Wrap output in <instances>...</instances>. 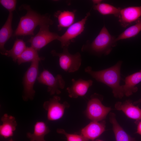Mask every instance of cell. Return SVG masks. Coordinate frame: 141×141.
<instances>
[{
  "label": "cell",
  "mask_w": 141,
  "mask_h": 141,
  "mask_svg": "<svg viewBox=\"0 0 141 141\" xmlns=\"http://www.w3.org/2000/svg\"><path fill=\"white\" fill-rule=\"evenodd\" d=\"M122 63V61H119L110 68L98 71H93L91 67L89 66L85 68V71L97 81L110 87L115 97L121 99L124 95L122 85L120 84Z\"/></svg>",
  "instance_id": "1"
},
{
  "label": "cell",
  "mask_w": 141,
  "mask_h": 141,
  "mask_svg": "<svg viewBox=\"0 0 141 141\" xmlns=\"http://www.w3.org/2000/svg\"><path fill=\"white\" fill-rule=\"evenodd\" d=\"M23 7L27 10L26 14L22 17L13 36L34 35V31L36 27L52 21L50 16L41 15L31 9L28 5Z\"/></svg>",
  "instance_id": "2"
},
{
  "label": "cell",
  "mask_w": 141,
  "mask_h": 141,
  "mask_svg": "<svg viewBox=\"0 0 141 141\" xmlns=\"http://www.w3.org/2000/svg\"><path fill=\"white\" fill-rule=\"evenodd\" d=\"M116 38L110 34L104 26L91 43H87L83 45L81 50L96 55H107L110 53L113 48L116 45Z\"/></svg>",
  "instance_id": "3"
},
{
  "label": "cell",
  "mask_w": 141,
  "mask_h": 141,
  "mask_svg": "<svg viewBox=\"0 0 141 141\" xmlns=\"http://www.w3.org/2000/svg\"><path fill=\"white\" fill-rule=\"evenodd\" d=\"M102 100L100 95L94 93L91 96L88 102L86 113L87 117L92 121L103 120L111 110L110 107L102 104Z\"/></svg>",
  "instance_id": "4"
},
{
  "label": "cell",
  "mask_w": 141,
  "mask_h": 141,
  "mask_svg": "<svg viewBox=\"0 0 141 141\" xmlns=\"http://www.w3.org/2000/svg\"><path fill=\"white\" fill-rule=\"evenodd\" d=\"M40 61L37 60L32 62L24 74L22 82L24 89L22 98L25 101L32 100L34 97L35 91L33 87L38 77Z\"/></svg>",
  "instance_id": "5"
},
{
  "label": "cell",
  "mask_w": 141,
  "mask_h": 141,
  "mask_svg": "<svg viewBox=\"0 0 141 141\" xmlns=\"http://www.w3.org/2000/svg\"><path fill=\"white\" fill-rule=\"evenodd\" d=\"M61 53H58L54 50L51 54L53 56L59 58V64L63 70L69 73L74 72L78 71L81 64V58L80 53L77 52L74 54L69 52L68 48H64Z\"/></svg>",
  "instance_id": "6"
},
{
  "label": "cell",
  "mask_w": 141,
  "mask_h": 141,
  "mask_svg": "<svg viewBox=\"0 0 141 141\" xmlns=\"http://www.w3.org/2000/svg\"><path fill=\"white\" fill-rule=\"evenodd\" d=\"M53 24L52 21L39 26L38 33L27 41V42L31 43V47L38 51L52 41L57 40L59 36L51 32L49 30V26Z\"/></svg>",
  "instance_id": "7"
},
{
  "label": "cell",
  "mask_w": 141,
  "mask_h": 141,
  "mask_svg": "<svg viewBox=\"0 0 141 141\" xmlns=\"http://www.w3.org/2000/svg\"><path fill=\"white\" fill-rule=\"evenodd\" d=\"M37 80L39 83L47 86V91L51 95L60 94V90L63 89L65 85L61 75L58 74L54 76L50 71L45 69L38 77Z\"/></svg>",
  "instance_id": "8"
},
{
  "label": "cell",
  "mask_w": 141,
  "mask_h": 141,
  "mask_svg": "<svg viewBox=\"0 0 141 141\" xmlns=\"http://www.w3.org/2000/svg\"><path fill=\"white\" fill-rule=\"evenodd\" d=\"M61 97L55 96L49 101H45L43 105L44 108L47 112V118L49 121H55L61 118L63 115L65 109L70 105L65 101L61 103Z\"/></svg>",
  "instance_id": "9"
},
{
  "label": "cell",
  "mask_w": 141,
  "mask_h": 141,
  "mask_svg": "<svg viewBox=\"0 0 141 141\" xmlns=\"http://www.w3.org/2000/svg\"><path fill=\"white\" fill-rule=\"evenodd\" d=\"M90 15V12H88L84 18L74 23L68 28L62 35L59 36L57 40L60 42L62 48H68L74 39L83 32L86 22Z\"/></svg>",
  "instance_id": "10"
},
{
  "label": "cell",
  "mask_w": 141,
  "mask_h": 141,
  "mask_svg": "<svg viewBox=\"0 0 141 141\" xmlns=\"http://www.w3.org/2000/svg\"><path fill=\"white\" fill-rule=\"evenodd\" d=\"M141 17V6L121 8L118 17L121 26L126 28L136 23Z\"/></svg>",
  "instance_id": "11"
},
{
  "label": "cell",
  "mask_w": 141,
  "mask_h": 141,
  "mask_svg": "<svg viewBox=\"0 0 141 141\" xmlns=\"http://www.w3.org/2000/svg\"><path fill=\"white\" fill-rule=\"evenodd\" d=\"M72 84L67 87L66 90L69 96L71 98H77L79 96H83L87 92L89 88L92 86L93 81L91 80H85L81 79L72 80Z\"/></svg>",
  "instance_id": "12"
},
{
  "label": "cell",
  "mask_w": 141,
  "mask_h": 141,
  "mask_svg": "<svg viewBox=\"0 0 141 141\" xmlns=\"http://www.w3.org/2000/svg\"><path fill=\"white\" fill-rule=\"evenodd\" d=\"M106 122L105 120L92 121L82 128L81 134L89 140L96 139L105 131Z\"/></svg>",
  "instance_id": "13"
},
{
  "label": "cell",
  "mask_w": 141,
  "mask_h": 141,
  "mask_svg": "<svg viewBox=\"0 0 141 141\" xmlns=\"http://www.w3.org/2000/svg\"><path fill=\"white\" fill-rule=\"evenodd\" d=\"M114 107L115 109L122 111L128 118L136 121L141 120V109L134 105L132 100L129 99L123 102H117Z\"/></svg>",
  "instance_id": "14"
},
{
  "label": "cell",
  "mask_w": 141,
  "mask_h": 141,
  "mask_svg": "<svg viewBox=\"0 0 141 141\" xmlns=\"http://www.w3.org/2000/svg\"><path fill=\"white\" fill-rule=\"evenodd\" d=\"M2 124L0 126V135L5 138L13 136L16 129L17 123L15 118L5 114L1 118Z\"/></svg>",
  "instance_id": "15"
},
{
  "label": "cell",
  "mask_w": 141,
  "mask_h": 141,
  "mask_svg": "<svg viewBox=\"0 0 141 141\" xmlns=\"http://www.w3.org/2000/svg\"><path fill=\"white\" fill-rule=\"evenodd\" d=\"M141 81V70L126 77L122 85L124 95L129 97L137 92L138 88L136 86Z\"/></svg>",
  "instance_id": "16"
},
{
  "label": "cell",
  "mask_w": 141,
  "mask_h": 141,
  "mask_svg": "<svg viewBox=\"0 0 141 141\" xmlns=\"http://www.w3.org/2000/svg\"><path fill=\"white\" fill-rule=\"evenodd\" d=\"M109 121L112 126L116 141H136L128 134L119 125L117 120L115 114L110 112Z\"/></svg>",
  "instance_id": "17"
},
{
  "label": "cell",
  "mask_w": 141,
  "mask_h": 141,
  "mask_svg": "<svg viewBox=\"0 0 141 141\" xmlns=\"http://www.w3.org/2000/svg\"><path fill=\"white\" fill-rule=\"evenodd\" d=\"M13 17L12 12H9L6 21L0 30V52L2 55H4L7 50L4 48V45L12 35L11 25Z\"/></svg>",
  "instance_id": "18"
},
{
  "label": "cell",
  "mask_w": 141,
  "mask_h": 141,
  "mask_svg": "<svg viewBox=\"0 0 141 141\" xmlns=\"http://www.w3.org/2000/svg\"><path fill=\"white\" fill-rule=\"evenodd\" d=\"M76 11V10L72 11L58 10L55 12L54 16L58 20L59 31L63 28L68 27L74 23Z\"/></svg>",
  "instance_id": "19"
},
{
  "label": "cell",
  "mask_w": 141,
  "mask_h": 141,
  "mask_svg": "<svg viewBox=\"0 0 141 141\" xmlns=\"http://www.w3.org/2000/svg\"><path fill=\"white\" fill-rule=\"evenodd\" d=\"M50 132V130L45 123L38 121L34 125L33 132H28L26 136L30 141H45L44 137Z\"/></svg>",
  "instance_id": "20"
},
{
  "label": "cell",
  "mask_w": 141,
  "mask_h": 141,
  "mask_svg": "<svg viewBox=\"0 0 141 141\" xmlns=\"http://www.w3.org/2000/svg\"><path fill=\"white\" fill-rule=\"evenodd\" d=\"M44 57L39 56L38 51L31 46L27 47L25 50L19 57L17 60L19 65L26 62H32L36 60H43Z\"/></svg>",
  "instance_id": "21"
},
{
  "label": "cell",
  "mask_w": 141,
  "mask_h": 141,
  "mask_svg": "<svg viewBox=\"0 0 141 141\" xmlns=\"http://www.w3.org/2000/svg\"><path fill=\"white\" fill-rule=\"evenodd\" d=\"M26 47L25 43L22 39H17L12 48L10 50H7L4 55L11 57L13 61L16 62Z\"/></svg>",
  "instance_id": "22"
},
{
  "label": "cell",
  "mask_w": 141,
  "mask_h": 141,
  "mask_svg": "<svg viewBox=\"0 0 141 141\" xmlns=\"http://www.w3.org/2000/svg\"><path fill=\"white\" fill-rule=\"evenodd\" d=\"M93 8L102 15H113L118 17L121 8H117L108 3H101L94 5Z\"/></svg>",
  "instance_id": "23"
},
{
  "label": "cell",
  "mask_w": 141,
  "mask_h": 141,
  "mask_svg": "<svg viewBox=\"0 0 141 141\" xmlns=\"http://www.w3.org/2000/svg\"><path fill=\"white\" fill-rule=\"evenodd\" d=\"M141 31V17L135 24L129 27L116 38L117 41L134 37Z\"/></svg>",
  "instance_id": "24"
},
{
  "label": "cell",
  "mask_w": 141,
  "mask_h": 141,
  "mask_svg": "<svg viewBox=\"0 0 141 141\" xmlns=\"http://www.w3.org/2000/svg\"><path fill=\"white\" fill-rule=\"evenodd\" d=\"M57 132L65 136L67 141H88L89 140L81 134H70L67 133L62 129H57Z\"/></svg>",
  "instance_id": "25"
},
{
  "label": "cell",
  "mask_w": 141,
  "mask_h": 141,
  "mask_svg": "<svg viewBox=\"0 0 141 141\" xmlns=\"http://www.w3.org/2000/svg\"><path fill=\"white\" fill-rule=\"evenodd\" d=\"M17 1L15 0H0V3L9 12H12L16 9Z\"/></svg>",
  "instance_id": "26"
},
{
  "label": "cell",
  "mask_w": 141,
  "mask_h": 141,
  "mask_svg": "<svg viewBox=\"0 0 141 141\" xmlns=\"http://www.w3.org/2000/svg\"><path fill=\"white\" fill-rule=\"evenodd\" d=\"M135 123L137 126L136 133L141 135V120L136 121Z\"/></svg>",
  "instance_id": "27"
},
{
  "label": "cell",
  "mask_w": 141,
  "mask_h": 141,
  "mask_svg": "<svg viewBox=\"0 0 141 141\" xmlns=\"http://www.w3.org/2000/svg\"><path fill=\"white\" fill-rule=\"evenodd\" d=\"M102 0H93L92 1L94 4V5H96L102 3Z\"/></svg>",
  "instance_id": "28"
},
{
  "label": "cell",
  "mask_w": 141,
  "mask_h": 141,
  "mask_svg": "<svg viewBox=\"0 0 141 141\" xmlns=\"http://www.w3.org/2000/svg\"><path fill=\"white\" fill-rule=\"evenodd\" d=\"M133 103L134 104L141 103V98L140 99L138 100L135 101Z\"/></svg>",
  "instance_id": "29"
},
{
  "label": "cell",
  "mask_w": 141,
  "mask_h": 141,
  "mask_svg": "<svg viewBox=\"0 0 141 141\" xmlns=\"http://www.w3.org/2000/svg\"><path fill=\"white\" fill-rule=\"evenodd\" d=\"M92 141H103V140L98 139H96Z\"/></svg>",
  "instance_id": "30"
},
{
  "label": "cell",
  "mask_w": 141,
  "mask_h": 141,
  "mask_svg": "<svg viewBox=\"0 0 141 141\" xmlns=\"http://www.w3.org/2000/svg\"><path fill=\"white\" fill-rule=\"evenodd\" d=\"M8 141H14L12 138H10Z\"/></svg>",
  "instance_id": "31"
}]
</instances>
